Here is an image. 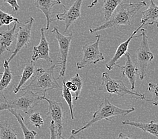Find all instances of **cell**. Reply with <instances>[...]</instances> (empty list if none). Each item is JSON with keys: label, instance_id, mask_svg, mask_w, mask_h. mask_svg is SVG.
Here are the masks:
<instances>
[{"label": "cell", "instance_id": "4fadbf2b", "mask_svg": "<svg viewBox=\"0 0 158 139\" xmlns=\"http://www.w3.org/2000/svg\"><path fill=\"white\" fill-rule=\"evenodd\" d=\"M143 25L144 24H141V25H139V27L132 33V34L130 36L129 38H128L127 40H125V42H123V43L120 44L118 46L117 49H116V50L115 52L114 56L106 64V68L108 70H112V68H113L114 66H115L116 64H117L119 60L123 56H125L127 54V52L128 51V48H129V44L131 43V41L133 38H135V37H139L141 36V34L138 35V36H135V35H136L137 32L139 30H140L141 28H142V27Z\"/></svg>", "mask_w": 158, "mask_h": 139}, {"label": "cell", "instance_id": "7c38bea8", "mask_svg": "<svg viewBox=\"0 0 158 139\" xmlns=\"http://www.w3.org/2000/svg\"><path fill=\"white\" fill-rule=\"evenodd\" d=\"M44 60L47 62H52L50 56L49 44L45 37L44 28L40 29V40L38 46H34L31 56V60L37 62L39 60Z\"/></svg>", "mask_w": 158, "mask_h": 139}, {"label": "cell", "instance_id": "52a82bcc", "mask_svg": "<svg viewBox=\"0 0 158 139\" xmlns=\"http://www.w3.org/2000/svg\"><path fill=\"white\" fill-rule=\"evenodd\" d=\"M101 35H96V40L94 43L85 44L82 46V58L76 63L78 70L82 69L90 64H96L98 62L104 60V56L100 51L99 45Z\"/></svg>", "mask_w": 158, "mask_h": 139}, {"label": "cell", "instance_id": "f1b7e54d", "mask_svg": "<svg viewBox=\"0 0 158 139\" xmlns=\"http://www.w3.org/2000/svg\"><path fill=\"white\" fill-rule=\"evenodd\" d=\"M49 131H50V138L51 139H58L57 135V128L55 126V125L53 121H51L50 125H49Z\"/></svg>", "mask_w": 158, "mask_h": 139}, {"label": "cell", "instance_id": "44dd1931", "mask_svg": "<svg viewBox=\"0 0 158 139\" xmlns=\"http://www.w3.org/2000/svg\"><path fill=\"white\" fill-rule=\"evenodd\" d=\"M8 111L10 112L11 114H12L16 118L20 126L22 133H23L24 138L25 139H35L37 135V133L35 130H30L28 129V128L24 124V118H23V116L20 113H18L17 110H13V109H10V110H8Z\"/></svg>", "mask_w": 158, "mask_h": 139}, {"label": "cell", "instance_id": "8fae6325", "mask_svg": "<svg viewBox=\"0 0 158 139\" xmlns=\"http://www.w3.org/2000/svg\"><path fill=\"white\" fill-rule=\"evenodd\" d=\"M82 2L83 0H76V2L69 9H67L65 6L63 5L64 8L63 12L56 15V18L58 21H64V24H65L64 32H66L68 30L70 26L81 16V8Z\"/></svg>", "mask_w": 158, "mask_h": 139}, {"label": "cell", "instance_id": "7402d4cb", "mask_svg": "<svg viewBox=\"0 0 158 139\" xmlns=\"http://www.w3.org/2000/svg\"><path fill=\"white\" fill-rule=\"evenodd\" d=\"M123 0H103L102 12L105 21H107L114 14V11Z\"/></svg>", "mask_w": 158, "mask_h": 139}, {"label": "cell", "instance_id": "603a6c76", "mask_svg": "<svg viewBox=\"0 0 158 139\" xmlns=\"http://www.w3.org/2000/svg\"><path fill=\"white\" fill-rule=\"evenodd\" d=\"M16 130L7 121H0V139H17Z\"/></svg>", "mask_w": 158, "mask_h": 139}, {"label": "cell", "instance_id": "83f0119b", "mask_svg": "<svg viewBox=\"0 0 158 139\" xmlns=\"http://www.w3.org/2000/svg\"><path fill=\"white\" fill-rule=\"evenodd\" d=\"M70 80L71 82H73V84L76 85L77 88V92L76 95H75V98H74L75 100H77L79 99V98H80V94L81 92V89H82V86H83V82L81 80V78L80 76V74L78 73H76L74 75V76H73L70 79Z\"/></svg>", "mask_w": 158, "mask_h": 139}, {"label": "cell", "instance_id": "ba28073f", "mask_svg": "<svg viewBox=\"0 0 158 139\" xmlns=\"http://www.w3.org/2000/svg\"><path fill=\"white\" fill-rule=\"evenodd\" d=\"M52 33H53L56 40H57L60 51L59 62L58 64V65H59L61 68L58 76V78H59L65 75L67 58H68L71 42L73 39V33H71L68 36H64L59 31L57 27L53 28Z\"/></svg>", "mask_w": 158, "mask_h": 139}, {"label": "cell", "instance_id": "cb8c5ba5", "mask_svg": "<svg viewBox=\"0 0 158 139\" xmlns=\"http://www.w3.org/2000/svg\"><path fill=\"white\" fill-rule=\"evenodd\" d=\"M61 96L63 98L64 100L66 101V102L68 105L71 119H74V113H73V96L71 95V91L66 87L65 84V80H63V86H62V91H61Z\"/></svg>", "mask_w": 158, "mask_h": 139}, {"label": "cell", "instance_id": "484cf974", "mask_svg": "<svg viewBox=\"0 0 158 139\" xmlns=\"http://www.w3.org/2000/svg\"><path fill=\"white\" fill-rule=\"evenodd\" d=\"M30 115V121L32 125L40 129L44 125V120L39 112H31Z\"/></svg>", "mask_w": 158, "mask_h": 139}, {"label": "cell", "instance_id": "ffe728a7", "mask_svg": "<svg viewBox=\"0 0 158 139\" xmlns=\"http://www.w3.org/2000/svg\"><path fill=\"white\" fill-rule=\"evenodd\" d=\"M3 66L4 71L2 75L1 80H0V95L2 96L3 95V92L12 82L13 78V74L10 69L9 62H7V60H5Z\"/></svg>", "mask_w": 158, "mask_h": 139}, {"label": "cell", "instance_id": "6da1fadb", "mask_svg": "<svg viewBox=\"0 0 158 139\" xmlns=\"http://www.w3.org/2000/svg\"><path fill=\"white\" fill-rule=\"evenodd\" d=\"M146 6L147 3L145 1L137 3H123L120 5L117 12L114 14H112L109 20L105 21L103 24L89 29V33H92L118 25H131L132 19L135 16V15Z\"/></svg>", "mask_w": 158, "mask_h": 139}, {"label": "cell", "instance_id": "e0dca14e", "mask_svg": "<svg viewBox=\"0 0 158 139\" xmlns=\"http://www.w3.org/2000/svg\"><path fill=\"white\" fill-rule=\"evenodd\" d=\"M122 124L136 127L137 129H141L144 132L152 134L158 138V122H156L153 121H151L148 122L123 121H122Z\"/></svg>", "mask_w": 158, "mask_h": 139}, {"label": "cell", "instance_id": "8992f818", "mask_svg": "<svg viewBox=\"0 0 158 139\" xmlns=\"http://www.w3.org/2000/svg\"><path fill=\"white\" fill-rule=\"evenodd\" d=\"M140 30L141 32V42L136 52V66L139 79L143 80L146 76L148 65L152 62L154 56L149 48L147 30L143 28Z\"/></svg>", "mask_w": 158, "mask_h": 139}, {"label": "cell", "instance_id": "4dcf8cb0", "mask_svg": "<svg viewBox=\"0 0 158 139\" xmlns=\"http://www.w3.org/2000/svg\"><path fill=\"white\" fill-rule=\"evenodd\" d=\"M98 2V0H93V2L90 3V4L88 6V8H91V7H93L94 6H95L96 3Z\"/></svg>", "mask_w": 158, "mask_h": 139}, {"label": "cell", "instance_id": "ac0fdd59", "mask_svg": "<svg viewBox=\"0 0 158 139\" xmlns=\"http://www.w3.org/2000/svg\"><path fill=\"white\" fill-rule=\"evenodd\" d=\"M150 5L146 10L142 12L141 24L153 25L158 22V6L153 2V0H150Z\"/></svg>", "mask_w": 158, "mask_h": 139}, {"label": "cell", "instance_id": "d6986e66", "mask_svg": "<svg viewBox=\"0 0 158 139\" xmlns=\"http://www.w3.org/2000/svg\"><path fill=\"white\" fill-rule=\"evenodd\" d=\"M35 62L31 60L28 64H26L25 67L24 68L23 71L21 75V78L18 82V84L15 86L14 90V93L17 94L20 91V89L22 88V86L24 85L30 79H31L34 75V72H35Z\"/></svg>", "mask_w": 158, "mask_h": 139}, {"label": "cell", "instance_id": "3957f363", "mask_svg": "<svg viewBox=\"0 0 158 139\" xmlns=\"http://www.w3.org/2000/svg\"><path fill=\"white\" fill-rule=\"evenodd\" d=\"M135 108L134 107H131L129 109L121 108L112 104L107 98H104L102 102L100 104L97 110L94 112L92 119L80 129L71 130V135L73 136L76 135L84 130L88 129L97 122L101 121L102 120L110 121L112 118L116 117V116H123L129 114L135 111Z\"/></svg>", "mask_w": 158, "mask_h": 139}, {"label": "cell", "instance_id": "d4e9b609", "mask_svg": "<svg viewBox=\"0 0 158 139\" xmlns=\"http://www.w3.org/2000/svg\"><path fill=\"white\" fill-rule=\"evenodd\" d=\"M12 22H17L19 24L20 21L17 17H14L11 14H7L0 10V27L3 25H9Z\"/></svg>", "mask_w": 158, "mask_h": 139}, {"label": "cell", "instance_id": "d6a6232c", "mask_svg": "<svg viewBox=\"0 0 158 139\" xmlns=\"http://www.w3.org/2000/svg\"><path fill=\"white\" fill-rule=\"evenodd\" d=\"M156 25H157V27L158 28V22H157V23H156Z\"/></svg>", "mask_w": 158, "mask_h": 139}, {"label": "cell", "instance_id": "277c9868", "mask_svg": "<svg viewBox=\"0 0 158 139\" xmlns=\"http://www.w3.org/2000/svg\"><path fill=\"white\" fill-rule=\"evenodd\" d=\"M2 96L4 98V102H0V111L13 109L21 110L27 114L32 112L35 106L42 100L41 96L31 91H22V95L9 100L6 98L4 95Z\"/></svg>", "mask_w": 158, "mask_h": 139}, {"label": "cell", "instance_id": "2e32d148", "mask_svg": "<svg viewBox=\"0 0 158 139\" xmlns=\"http://www.w3.org/2000/svg\"><path fill=\"white\" fill-rule=\"evenodd\" d=\"M17 22H14L12 28H8L6 31L0 33V55L6 51L11 52V46L16 37V29L18 25Z\"/></svg>", "mask_w": 158, "mask_h": 139}, {"label": "cell", "instance_id": "7a4b0ae2", "mask_svg": "<svg viewBox=\"0 0 158 139\" xmlns=\"http://www.w3.org/2000/svg\"><path fill=\"white\" fill-rule=\"evenodd\" d=\"M56 66V64H52L48 69H43L42 68H37L31 78V82L25 87L22 88L21 91H31L36 93L39 92L42 96H46L48 91L59 88L54 75Z\"/></svg>", "mask_w": 158, "mask_h": 139}, {"label": "cell", "instance_id": "5b68a950", "mask_svg": "<svg viewBox=\"0 0 158 139\" xmlns=\"http://www.w3.org/2000/svg\"><path fill=\"white\" fill-rule=\"evenodd\" d=\"M99 91L107 92L110 95H115L119 96L129 95L137 99L146 100L145 95L130 90L124 84L123 82L120 80L112 79L109 74L104 72L102 74V82L98 87Z\"/></svg>", "mask_w": 158, "mask_h": 139}, {"label": "cell", "instance_id": "30bf717a", "mask_svg": "<svg viewBox=\"0 0 158 139\" xmlns=\"http://www.w3.org/2000/svg\"><path fill=\"white\" fill-rule=\"evenodd\" d=\"M41 98L46 100L48 104V111L47 115L49 116L52 118V121H54L55 126L57 128L58 139L63 138L62 136L63 130V110L62 103L51 100L43 96H41Z\"/></svg>", "mask_w": 158, "mask_h": 139}, {"label": "cell", "instance_id": "1f68e13d", "mask_svg": "<svg viewBox=\"0 0 158 139\" xmlns=\"http://www.w3.org/2000/svg\"><path fill=\"white\" fill-rule=\"evenodd\" d=\"M130 137H127L125 135H124L122 133H120L118 135V137H117V138H130Z\"/></svg>", "mask_w": 158, "mask_h": 139}, {"label": "cell", "instance_id": "836d02e7", "mask_svg": "<svg viewBox=\"0 0 158 139\" xmlns=\"http://www.w3.org/2000/svg\"><path fill=\"white\" fill-rule=\"evenodd\" d=\"M2 74H3V73H0V75H2Z\"/></svg>", "mask_w": 158, "mask_h": 139}, {"label": "cell", "instance_id": "9c48e42d", "mask_svg": "<svg viewBox=\"0 0 158 139\" xmlns=\"http://www.w3.org/2000/svg\"><path fill=\"white\" fill-rule=\"evenodd\" d=\"M34 22H35V18L30 17L24 24H19L20 25L18 28V30L16 33V37L17 39L16 48L12 52L9 60H7V62L9 63L12 60L22 48L26 46H28L31 43V32Z\"/></svg>", "mask_w": 158, "mask_h": 139}, {"label": "cell", "instance_id": "f546056e", "mask_svg": "<svg viewBox=\"0 0 158 139\" xmlns=\"http://www.w3.org/2000/svg\"><path fill=\"white\" fill-rule=\"evenodd\" d=\"M5 3H8V4L12 7V10L14 12H16L20 10V6L18 4L17 0H3Z\"/></svg>", "mask_w": 158, "mask_h": 139}, {"label": "cell", "instance_id": "4316f807", "mask_svg": "<svg viewBox=\"0 0 158 139\" xmlns=\"http://www.w3.org/2000/svg\"><path fill=\"white\" fill-rule=\"evenodd\" d=\"M148 91L152 96V100H150L154 106H158V83L148 84Z\"/></svg>", "mask_w": 158, "mask_h": 139}, {"label": "cell", "instance_id": "5bb4252c", "mask_svg": "<svg viewBox=\"0 0 158 139\" xmlns=\"http://www.w3.org/2000/svg\"><path fill=\"white\" fill-rule=\"evenodd\" d=\"M126 57L125 64L124 66H119L116 64L115 66L121 69V74L123 77H126L129 80L131 90H133L135 88V83H136V77L138 75L137 68L136 65L133 63L132 59L131 58V55L129 52H127L125 55Z\"/></svg>", "mask_w": 158, "mask_h": 139}, {"label": "cell", "instance_id": "9a60e30c", "mask_svg": "<svg viewBox=\"0 0 158 139\" xmlns=\"http://www.w3.org/2000/svg\"><path fill=\"white\" fill-rule=\"evenodd\" d=\"M34 3L36 8L44 14L47 20V25L44 29L48 30L50 24L53 21L51 17V9L56 5L61 4V2L60 0H34Z\"/></svg>", "mask_w": 158, "mask_h": 139}]
</instances>
